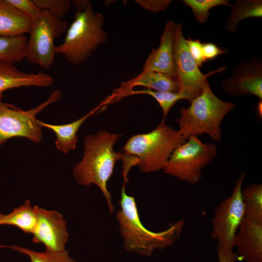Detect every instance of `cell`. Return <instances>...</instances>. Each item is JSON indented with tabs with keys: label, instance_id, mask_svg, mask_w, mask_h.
Segmentation results:
<instances>
[{
	"label": "cell",
	"instance_id": "2",
	"mask_svg": "<svg viewBox=\"0 0 262 262\" xmlns=\"http://www.w3.org/2000/svg\"><path fill=\"white\" fill-rule=\"evenodd\" d=\"M125 185L123 183L121 188L120 208L116 215L124 248L149 257L157 250L172 246L180 238L185 221H177L162 231L148 229L141 221L134 197L126 193Z\"/></svg>",
	"mask_w": 262,
	"mask_h": 262
},
{
	"label": "cell",
	"instance_id": "20",
	"mask_svg": "<svg viewBox=\"0 0 262 262\" xmlns=\"http://www.w3.org/2000/svg\"><path fill=\"white\" fill-rule=\"evenodd\" d=\"M231 7L225 25L230 33L235 32L238 24L245 19L262 17V0H236Z\"/></svg>",
	"mask_w": 262,
	"mask_h": 262
},
{
	"label": "cell",
	"instance_id": "18",
	"mask_svg": "<svg viewBox=\"0 0 262 262\" xmlns=\"http://www.w3.org/2000/svg\"><path fill=\"white\" fill-rule=\"evenodd\" d=\"M32 22L7 0H0V36H16L29 33Z\"/></svg>",
	"mask_w": 262,
	"mask_h": 262
},
{
	"label": "cell",
	"instance_id": "3",
	"mask_svg": "<svg viewBox=\"0 0 262 262\" xmlns=\"http://www.w3.org/2000/svg\"><path fill=\"white\" fill-rule=\"evenodd\" d=\"M190 105L180 110L176 119L183 138L192 135H208L213 141L222 139L221 125L226 115L235 108L231 102L219 98L212 91L207 81L201 93L193 99Z\"/></svg>",
	"mask_w": 262,
	"mask_h": 262
},
{
	"label": "cell",
	"instance_id": "13",
	"mask_svg": "<svg viewBox=\"0 0 262 262\" xmlns=\"http://www.w3.org/2000/svg\"><path fill=\"white\" fill-rule=\"evenodd\" d=\"M143 86L159 92H178L176 80L165 74L154 71H142L134 78L121 83L120 86L104 101L106 105L119 101L136 86Z\"/></svg>",
	"mask_w": 262,
	"mask_h": 262
},
{
	"label": "cell",
	"instance_id": "5",
	"mask_svg": "<svg viewBox=\"0 0 262 262\" xmlns=\"http://www.w3.org/2000/svg\"><path fill=\"white\" fill-rule=\"evenodd\" d=\"M186 140L179 130L161 123L148 132L131 135L122 150L136 158L141 172L149 173L163 170L174 150Z\"/></svg>",
	"mask_w": 262,
	"mask_h": 262
},
{
	"label": "cell",
	"instance_id": "32",
	"mask_svg": "<svg viewBox=\"0 0 262 262\" xmlns=\"http://www.w3.org/2000/svg\"><path fill=\"white\" fill-rule=\"evenodd\" d=\"M257 113L259 115L262 117V100H259V101L258 102L257 105Z\"/></svg>",
	"mask_w": 262,
	"mask_h": 262
},
{
	"label": "cell",
	"instance_id": "11",
	"mask_svg": "<svg viewBox=\"0 0 262 262\" xmlns=\"http://www.w3.org/2000/svg\"><path fill=\"white\" fill-rule=\"evenodd\" d=\"M222 88L234 97L253 95L262 100V59L253 56L232 68L230 76L224 79Z\"/></svg>",
	"mask_w": 262,
	"mask_h": 262
},
{
	"label": "cell",
	"instance_id": "15",
	"mask_svg": "<svg viewBox=\"0 0 262 262\" xmlns=\"http://www.w3.org/2000/svg\"><path fill=\"white\" fill-rule=\"evenodd\" d=\"M246 262H262V224L244 217L234 239V247Z\"/></svg>",
	"mask_w": 262,
	"mask_h": 262
},
{
	"label": "cell",
	"instance_id": "29",
	"mask_svg": "<svg viewBox=\"0 0 262 262\" xmlns=\"http://www.w3.org/2000/svg\"><path fill=\"white\" fill-rule=\"evenodd\" d=\"M186 41L189 50L196 65L199 67L201 66L206 62L203 54L202 43L198 39H192L190 37Z\"/></svg>",
	"mask_w": 262,
	"mask_h": 262
},
{
	"label": "cell",
	"instance_id": "16",
	"mask_svg": "<svg viewBox=\"0 0 262 262\" xmlns=\"http://www.w3.org/2000/svg\"><path fill=\"white\" fill-rule=\"evenodd\" d=\"M15 64L0 61V101L5 91L21 87H48L53 83V78L42 72L26 73L18 69Z\"/></svg>",
	"mask_w": 262,
	"mask_h": 262
},
{
	"label": "cell",
	"instance_id": "9",
	"mask_svg": "<svg viewBox=\"0 0 262 262\" xmlns=\"http://www.w3.org/2000/svg\"><path fill=\"white\" fill-rule=\"evenodd\" d=\"M61 97L60 90H54L45 101L28 110L0 101V147L8 140L16 137L26 138L34 143L41 142L43 138L42 128L38 125L36 116Z\"/></svg>",
	"mask_w": 262,
	"mask_h": 262
},
{
	"label": "cell",
	"instance_id": "21",
	"mask_svg": "<svg viewBox=\"0 0 262 262\" xmlns=\"http://www.w3.org/2000/svg\"><path fill=\"white\" fill-rule=\"evenodd\" d=\"M245 217L262 224V184L253 183L242 189Z\"/></svg>",
	"mask_w": 262,
	"mask_h": 262
},
{
	"label": "cell",
	"instance_id": "14",
	"mask_svg": "<svg viewBox=\"0 0 262 262\" xmlns=\"http://www.w3.org/2000/svg\"><path fill=\"white\" fill-rule=\"evenodd\" d=\"M168 21L164 27L159 47L153 49L147 58L143 71H154L168 75L176 80L174 61V26Z\"/></svg>",
	"mask_w": 262,
	"mask_h": 262
},
{
	"label": "cell",
	"instance_id": "6",
	"mask_svg": "<svg viewBox=\"0 0 262 262\" xmlns=\"http://www.w3.org/2000/svg\"><path fill=\"white\" fill-rule=\"evenodd\" d=\"M245 178L243 171L236 181L231 195L217 206L212 220L211 236L217 241V258H225L231 262H237L239 257L233 249L235 235L245 217L242 191Z\"/></svg>",
	"mask_w": 262,
	"mask_h": 262
},
{
	"label": "cell",
	"instance_id": "22",
	"mask_svg": "<svg viewBox=\"0 0 262 262\" xmlns=\"http://www.w3.org/2000/svg\"><path fill=\"white\" fill-rule=\"evenodd\" d=\"M28 38L24 35L0 36V61L15 64L25 58Z\"/></svg>",
	"mask_w": 262,
	"mask_h": 262
},
{
	"label": "cell",
	"instance_id": "19",
	"mask_svg": "<svg viewBox=\"0 0 262 262\" xmlns=\"http://www.w3.org/2000/svg\"><path fill=\"white\" fill-rule=\"evenodd\" d=\"M36 223L34 206L29 200L7 214H0V226H15L26 233L32 234Z\"/></svg>",
	"mask_w": 262,
	"mask_h": 262
},
{
	"label": "cell",
	"instance_id": "28",
	"mask_svg": "<svg viewBox=\"0 0 262 262\" xmlns=\"http://www.w3.org/2000/svg\"><path fill=\"white\" fill-rule=\"evenodd\" d=\"M171 0H135L134 2L145 10L151 12L164 11L169 6Z\"/></svg>",
	"mask_w": 262,
	"mask_h": 262
},
{
	"label": "cell",
	"instance_id": "26",
	"mask_svg": "<svg viewBox=\"0 0 262 262\" xmlns=\"http://www.w3.org/2000/svg\"><path fill=\"white\" fill-rule=\"evenodd\" d=\"M41 10L49 12L59 19L67 15L71 7V1L69 0H32Z\"/></svg>",
	"mask_w": 262,
	"mask_h": 262
},
{
	"label": "cell",
	"instance_id": "8",
	"mask_svg": "<svg viewBox=\"0 0 262 262\" xmlns=\"http://www.w3.org/2000/svg\"><path fill=\"white\" fill-rule=\"evenodd\" d=\"M67 23L41 11L32 20L29 32L25 58L30 63L45 69L53 64L56 53L54 40L65 33Z\"/></svg>",
	"mask_w": 262,
	"mask_h": 262
},
{
	"label": "cell",
	"instance_id": "24",
	"mask_svg": "<svg viewBox=\"0 0 262 262\" xmlns=\"http://www.w3.org/2000/svg\"><path fill=\"white\" fill-rule=\"evenodd\" d=\"M138 94L148 95L156 100L163 111V115L161 123H164L168 114L178 101L185 99V97L179 92H159L149 89L141 90H132L127 93L126 97Z\"/></svg>",
	"mask_w": 262,
	"mask_h": 262
},
{
	"label": "cell",
	"instance_id": "30",
	"mask_svg": "<svg viewBox=\"0 0 262 262\" xmlns=\"http://www.w3.org/2000/svg\"><path fill=\"white\" fill-rule=\"evenodd\" d=\"M202 52L204 57L207 60L215 59L218 55L226 52V49L219 47L215 44L209 42L202 43Z\"/></svg>",
	"mask_w": 262,
	"mask_h": 262
},
{
	"label": "cell",
	"instance_id": "10",
	"mask_svg": "<svg viewBox=\"0 0 262 262\" xmlns=\"http://www.w3.org/2000/svg\"><path fill=\"white\" fill-rule=\"evenodd\" d=\"M186 40L183 33L182 24L175 23L173 54L175 78L179 92L190 102L201 93L209 77L223 71L226 68L221 67L207 74H203L192 56Z\"/></svg>",
	"mask_w": 262,
	"mask_h": 262
},
{
	"label": "cell",
	"instance_id": "33",
	"mask_svg": "<svg viewBox=\"0 0 262 262\" xmlns=\"http://www.w3.org/2000/svg\"><path fill=\"white\" fill-rule=\"evenodd\" d=\"M218 262H230L228 260L224 259V258H218Z\"/></svg>",
	"mask_w": 262,
	"mask_h": 262
},
{
	"label": "cell",
	"instance_id": "27",
	"mask_svg": "<svg viewBox=\"0 0 262 262\" xmlns=\"http://www.w3.org/2000/svg\"><path fill=\"white\" fill-rule=\"evenodd\" d=\"M19 12L29 17L32 20L36 18L41 11L32 0H7Z\"/></svg>",
	"mask_w": 262,
	"mask_h": 262
},
{
	"label": "cell",
	"instance_id": "17",
	"mask_svg": "<svg viewBox=\"0 0 262 262\" xmlns=\"http://www.w3.org/2000/svg\"><path fill=\"white\" fill-rule=\"evenodd\" d=\"M102 107L101 104L96 107L82 117L65 124L54 125L44 123L37 120L38 125L50 130L56 135L55 146L58 150L66 154L76 148L78 137V131L83 123Z\"/></svg>",
	"mask_w": 262,
	"mask_h": 262
},
{
	"label": "cell",
	"instance_id": "12",
	"mask_svg": "<svg viewBox=\"0 0 262 262\" xmlns=\"http://www.w3.org/2000/svg\"><path fill=\"white\" fill-rule=\"evenodd\" d=\"M36 223L32 233V241L44 245L46 250L60 251L65 250L69 233L66 222L57 211L47 210L34 206Z\"/></svg>",
	"mask_w": 262,
	"mask_h": 262
},
{
	"label": "cell",
	"instance_id": "25",
	"mask_svg": "<svg viewBox=\"0 0 262 262\" xmlns=\"http://www.w3.org/2000/svg\"><path fill=\"white\" fill-rule=\"evenodd\" d=\"M186 6L189 7L196 20L200 24L205 23L210 16L209 10L214 7H231L228 0H183Z\"/></svg>",
	"mask_w": 262,
	"mask_h": 262
},
{
	"label": "cell",
	"instance_id": "23",
	"mask_svg": "<svg viewBox=\"0 0 262 262\" xmlns=\"http://www.w3.org/2000/svg\"><path fill=\"white\" fill-rule=\"evenodd\" d=\"M0 248H10L27 255L30 262H78L70 257L66 249L60 251L39 252L18 245H0Z\"/></svg>",
	"mask_w": 262,
	"mask_h": 262
},
{
	"label": "cell",
	"instance_id": "31",
	"mask_svg": "<svg viewBox=\"0 0 262 262\" xmlns=\"http://www.w3.org/2000/svg\"><path fill=\"white\" fill-rule=\"evenodd\" d=\"M71 3L76 9L75 12H81L84 11L91 4L90 0H74Z\"/></svg>",
	"mask_w": 262,
	"mask_h": 262
},
{
	"label": "cell",
	"instance_id": "7",
	"mask_svg": "<svg viewBox=\"0 0 262 262\" xmlns=\"http://www.w3.org/2000/svg\"><path fill=\"white\" fill-rule=\"evenodd\" d=\"M217 146L204 143L192 135L172 152L163 170L166 174L189 184L202 179V170L217 155Z\"/></svg>",
	"mask_w": 262,
	"mask_h": 262
},
{
	"label": "cell",
	"instance_id": "1",
	"mask_svg": "<svg viewBox=\"0 0 262 262\" xmlns=\"http://www.w3.org/2000/svg\"><path fill=\"white\" fill-rule=\"evenodd\" d=\"M122 134L105 130L86 135L83 138L82 159L73 169V176L80 185H97L102 193L112 213L115 207L108 182L112 177L116 162L121 160L123 153L115 151L114 147Z\"/></svg>",
	"mask_w": 262,
	"mask_h": 262
},
{
	"label": "cell",
	"instance_id": "4",
	"mask_svg": "<svg viewBox=\"0 0 262 262\" xmlns=\"http://www.w3.org/2000/svg\"><path fill=\"white\" fill-rule=\"evenodd\" d=\"M105 22L104 15L95 12L91 4L82 12H75L63 42L56 47V53L72 65L84 63L100 45L107 42Z\"/></svg>",
	"mask_w": 262,
	"mask_h": 262
}]
</instances>
